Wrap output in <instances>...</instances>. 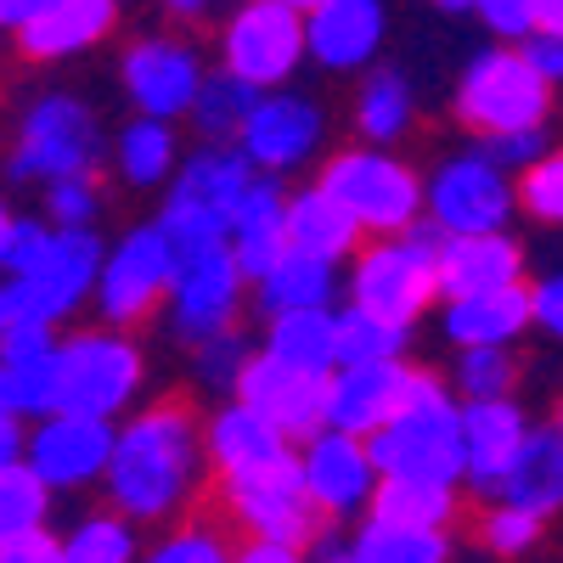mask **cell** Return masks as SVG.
<instances>
[{
    "label": "cell",
    "mask_w": 563,
    "mask_h": 563,
    "mask_svg": "<svg viewBox=\"0 0 563 563\" xmlns=\"http://www.w3.org/2000/svg\"><path fill=\"white\" fill-rule=\"evenodd\" d=\"M209 462V440L203 422L186 395H169L147 411H135L119 440H113V462H108V496L124 519L135 525H175L198 496Z\"/></svg>",
    "instance_id": "6da1fadb"
},
{
    "label": "cell",
    "mask_w": 563,
    "mask_h": 563,
    "mask_svg": "<svg viewBox=\"0 0 563 563\" xmlns=\"http://www.w3.org/2000/svg\"><path fill=\"white\" fill-rule=\"evenodd\" d=\"M203 501L220 519L238 530V541H288V547H310L321 541L327 512L310 496L305 462L299 456H271L254 467H231L203 485Z\"/></svg>",
    "instance_id": "7a4b0ae2"
},
{
    "label": "cell",
    "mask_w": 563,
    "mask_h": 563,
    "mask_svg": "<svg viewBox=\"0 0 563 563\" xmlns=\"http://www.w3.org/2000/svg\"><path fill=\"white\" fill-rule=\"evenodd\" d=\"M316 180L361 220L366 238H406V231L417 225V214H422V203H429V186L417 180V169L389 158L384 147L333 153Z\"/></svg>",
    "instance_id": "3957f363"
},
{
    "label": "cell",
    "mask_w": 563,
    "mask_h": 563,
    "mask_svg": "<svg viewBox=\"0 0 563 563\" xmlns=\"http://www.w3.org/2000/svg\"><path fill=\"white\" fill-rule=\"evenodd\" d=\"M440 243H445V231L429 214V220H417L406 238H378V243L355 249V282H350L355 305L411 327L417 310L440 294V265H434Z\"/></svg>",
    "instance_id": "277c9868"
},
{
    "label": "cell",
    "mask_w": 563,
    "mask_h": 563,
    "mask_svg": "<svg viewBox=\"0 0 563 563\" xmlns=\"http://www.w3.org/2000/svg\"><path fill=\"white\" fill-rule=\"evenodd\" d=\"M547 113H552V79L525 52H507V45L479 52L456 85V119L479 141L507 130H541Z\"/></svg>",
    "instance_id": "5b68a950"
},
{
    "label": "cell",
    "mask_w": 563,
    "mask_h": 563,
    "mask_svg": "<svg viewBox=\"0 0 563 563\" xmlns=\"http://www.w3.org/2000/svg\"><path fill=\"white\" fill-rule=\"evenodd\" d=\"M102 164V124L79 97L45 90V97L23 113L18 147L7 158L12 180H68V175H97Z\"/></svg>",
    "instance_id": "8992f818"
},
{
    "label": "cell",
    "mask_w": 563,
    "mask_h": 563,
    "mask_svg": "<svg viewBox=\"0 0 563 563\" xmlns=\"http://www.w3.org/2000/svg\"><path fill=\"white\" fill-rule=\"evenodd\" d=\"M175 271H180V249L164 231V220L135 225L130 238H119V249L102 260L97 276V316L102 327H147L158 316V305L175 294Z\"/></svg>",
    "instance_id": "52a82bcc"
},
{
    "label": "cell",
    "mask_w": 563,
    "mask_h": 563,
    "mask_svg": "<svg viewBox=\"0 0 563 563\" xmlns=\"http://www.w3.org/2000/svg\"><path fill=\"white\" fill-rule=\"evenodd\" d=\"M57 361H63L57 411H85V417H119L141 389V372H147L141 344L124 327H90V333L63 339Z\"/></svg>",
    "instance_id": "ba28073f"
},
{
    "label": "cell",
    "mask_w": 563,
    "mask_h": 563,
    "mask_svg": "<svg viewBox=\"0 0 563 563\" xmlns=\"http://www.w3.org/2000/svg\"><path fill=\"white\" fill-rule=\"evenodd\" d=\"M366 451H372L384 479L456 485L467 474V440H462V411L456 406L400 411V417L384 422V429L366 434Z\"/></svg>",
    "instance_id": "9c48e42d"
},
{
    "label": "cell",
    "mask_w": 563,
    "mask_h": 563,
    "mask_svg": "<svg viewBox=\"0 0 563 563\" xmlns=\"http://www.w3.org/2000/svg\"><path fill=\"white\" fill-rule=\"evenodd\" d=\"M243 265L231 254V238L180 249V271H175V294H169V327L186 344H203L225 327H238V305H243Z\"/></svg>",
    "instance_id": "30bf717a"
},
{
    "label": "cell",
    "mask_w": 563,
    "mask_h": 563,
    "mask_svg": "<svg viewBox=\"0 0 563 563\" xmlns=\"http://www.w3.org/2000/svg\"><path fill=\"white\" fill-rule=\"evenodd\" d=\"M220 57H225L231 74L260 85V90L282 85V79L299 68V57H310V45H305V12L288 7V0H249V7L225 23Z\"/></svg>",
    "instance_id": "8fae6325"
},
{
    "label": "cell",
    "mask_w": 563,
    "mask_h": 563,
    "mask_svg": "<svg viewBox=\"0 0 563 563\" xmlns=\"http://www.w3.org/2000/svg\"><path fill=\"white\" fill-rule=\"evenodd\" d=\"M113 417H85V411H52L34 422L23 462L52 485V490H85L108 479L113 462Z\"/></svg>",
    "instance_id": "7c38bea8"
},
{
    "label": "cell",
    "mask_w": 563,
    "mask_h": 563,
    "mask_svg": "<svg viewBox=\"0 0 563 563\" xmlns=\"http://www.w3.org/2000/svg\"><path fill=\"white\" fill-rule=\"evenodd\" d=\"M102 243L90 225H57L52 249L40 254V265H29L23 276H12V288L23 299V316L34 321H63L85 294H97V276H102Z\"/></svg>",
    "instance_id": "4fadbf2b"
},
{
    "label": "cell",
    "mask_w": 563,
    "mask_h": 563,
    "mask_svg": "<svg viewBox=\"0 0 563 563\" xmlns=\"http://www.w3.org/2000/svg\"><path fill=\"white\" fill-rule=\"evenodd\" d=\"M519 186L507 180L501 164H490L485 153L451 158L434 180H429V214L440 220L445 238H474V231H501Z\"/></svg>",
    "instance_id": "5bb4252c"
},
{
    "label": "cell",
    "mask_w": 563,
    "mask_h": 563,
    "mask_svg": "<svg viewBox=\"0 0 563 563\" xmlns=\"http://www.w3.org/2000/svg\"><path fill=\"white\" fill-rule=\"evenodd\" d=\"M238 400H249L254 411H265L288 440H310L327 429V400H333V378L310 366H294L282 355H249L243 378H238Z\"/></svg>",
    "instance_id": "9a60e30c"
},
{
    "label": "cell",
    "mask_w": 563,
    "mask_h": 563,
    "mask_svg": "<svg viewBox=\"0 0 563 563\" xmlns=\"http://www.w3.org/2000/svg\"><path fill=\"white\" fill-rule=\"evenodd\" d=\"M119 79L130 90L135 113L175 119V113H192L203 90V63L186 40H135L119 63Z\"/></svg>",
    "instance_id": "2e32d148"
},
{
    "label": "cell",
    "mask_w": 563,
    "mask_h": 563,
    "mask_svg": "<svg viewBox=\"0 0 563 563\" xmlns=\"http://www.w3.org/2000/svg\"><path fill=\"white\" fill-rule=\"evenodd\" d=\"M305 479L327 519H344V512L366 507L372 490H378V462H372L361 434H344L327 422L321 434L305 440Z\"/></svg>",
    "instance_id": "e0dca14e"
},
{
    "label": "cell",
    "mask_w": 563,
    "mask_h": 563,
    "mask_svg": "<svg viewBox=\"0 0 563 563\" xmlns=\"http://www.w3.org/2000/svg\"><path fill=\"white\" fill-rule=\"evenodd\" d=\"M119 23V0H45V7L18 29L23 63H63L90 45H102Z\"/></svg>",
    "instance_id": "ac0fdd59"
},
{
    "label": "cell",
    "mask_w": 563,
    "mask_h": 563,
    "mask_svg": "<svg viewBox=\"0 0 563 563\" xmlns=\"http://www.w3.org/2000/svg\"><path fill=\"white\" fill-rule=\"evenodd\" d=\"M238 147L265 169V175H282V169H299L316 147H321V113L316 102L305 97H260L249 130Z\"/></svg>",
    "instance_id": "d6986e66"
},
{
    "label": "cell",
    "mask_w": 563,
    "mask_h": 563,
    "mask_svg": "<svg viewBox=\"0 0 563 563\" xmlns=\"http://www.w3.org/2000/svg\"><path fill=\"white\" fill-rule=\"evenodd\" d=\"M305 45L321 68H366L384 45V0H327L305 18Z\"/></svg>",
    "instance_id": "ffe728a7"
},
{
    "label": "cell",
    "mask_w": 563,
    "mask_h": 563,
    "mask_svg": "<svg viewBox=\"0 0 563 563\" xmlns=\"http://www.w3.org/2000/svg\"><path fill=\"white\" fill-rule=\"evenodd\" d=\"M406 372L400 361H361V366H339L333 378V400H327V422L344 434H372L400 411V395H406Z\"/></svg>",
    "instance_id": "44dd1931"
},
{
    "label": "cell",
    "mask_w": 563,
    "mask_h": 563,
    "mask_svg": "<svg viewBox=\"0 0 563 563\" xmlns=\"http://www.w3.org/2000/svg\"><path fill=\"white\" fill-rule=\"evenodd\" d=\"M294 238H288V198H282L276 180H260L243 192L238 214H231V254H238L249 282H265L282 260H288Z\"/></svg>",
    "instance_id": "7402d4cb"
},
{
    "label": "cell",
    "mask_w": 563,
    "mask_h": 563,
    "mask_svg": "<svg viewBox=\"0 0 563 563\" xmlns=\"http://www.w3.org/2000/svg\"><path fill=\"white\" fill-rule=\"evenodd\" d=\"M434 265H440V294L467 299V294H490V288L519 282L525 254L507 231H474V238H445Z\"/></svg>",
    "instance_id": "603a6c76"
},
{
    "label": "cell",
    "mask_w": 563,
    "mask_h": 563,
    "mask_svg": "<svg viewBox=\"0 0 563 563\" xmlns=\"http://www.w3.org/2000/svg\"><path fill=\"white\" fill-rule=\"evenodd\" d=\"M530 434L525 411L512 400H467L462 406V440H467V485L496 496L501 474L512 467V456H519Z\"/></svg>",
    "instance_id": "cb8c5ba5"
},
{
    "label": "cell",
    "mask_w": 563,
    "mask_h": 563,
    "mask_svg": "<svg viewBox=\"0 0 563 563\" xmlns=\"http://www.w3.org/2000/svg\"><path fill=\"white\" fill-rule=\"evenodd\" d=\"M530 321H536V288L507 282V288H490V294L451 299L445 333H451L456 350H467V344H507V339H519Z\"/></svg>",
    "instance_id": "d4e9b609"
},
{
    "label": "cell",
    "mask_w": 563,
    "mask_h": 563,
    "mask_svg": "<svg viewBox=\"0 0 563 563\" xmlns=\"http://www.w3.org/2000/svg\"><path fill=\"white\" fill-rule=\"evenodd\" d=\"M254 186V158L238 147H203L180 164V175L169 180V198H180V203H198V209H209V214H220L225 225H231V214H238V203H243V192Z\"/></svg>",
    "instance_id": "484cf974"
},
{
    "label": "cell",
    "mask_w": 563,
    "mask_h": 563,
    "mask_svg": "<svg viewBox=\"0 0 563 563\" xmlns=\"http://www.w3.org/2000/svg\"><path fill=\"white\" fill-rule=\"evenodd\" d=\"M496 496L512 501V507L541 512V519H552V512L563 507V429L558 422L525 434V445H519V456H512V467L501 474Z\"/></svg>",
    "instance_id": "4316f807"
},
{
    "label": "cell",
    "mask_w": 563,
    "mask_h": 563,
    "mask_svg": "<svg viewBox=\"0 0 563 563\" xmlns=\"http://www.w3.org/2000/svg\"><path fill=\"white\" fill-rule=\"evenodd\" d=\"M288 238H294V249L339 265V260H350V254L361 249L366 231H361V220L316 180V186H305V192L288 198Z\"/></svg>",
    "instance_id": "83f0119b"
},
{
    "label": "cell",
    "mask_w": 563,
    "mask_h": 563,
    "mask_svg": "<svg viewBox=\"0 0 563 563\" xmlns=\"http://www.w3.org/2000/svg\"><path fill=\"white\" fill-rule=\"evenodd\" d=\"M203 440H209V467H214V474H231V467H254V462H271V456L288 451V434H282L265 411H254L249 400L220 406V411L209 417Z\"/></svg>",
    "instance_id": "f1b7e54d"
},
{
    "label": "cell",
    "mask_w": 563,
    "mask_h": 563,
    "mask_svg": "<svg viewBox=\"0 0 563 563\" xmlns=\"http://www.w3.org/2000/svg\"><path fill=\"white\" fill-rule=\"evenodd\" d=\"M231 558H238V530L198 496L141 563H231Z\"/></svg>",
    "instance_id": "f546056e"
},
{
    "label": "cell",
    "mask_w": 563,
    "mask_h": 563,
    "mask_svg": "<svg viewBox=\"0 0 563 563\" xmlns=\"http://www.w3.org/2000/svg\"><path fill=\"white\" fill-rule=\"evenodd\" d=\"M462 512L456 485H429V479H384L372 490V519L384 525H411V530H451Z\"/></svg>",
    "instance_id": "4dcf8cb0"
},
{
    "label": "cell",
    "mask_w": 563,
    "mask_h": 563,
    "mask_svg": "<svg viewBox=\"0 0 563 563\" xmlns=\"http://www.w3.org/2000/svg\"><path fill=\"white\" fill-rule=\"evenodd\" d=\"M254 108H260V85H249V79H238L225 68V74L203 79L198 102H192V130L209 141V147H238Z\"/></svg>",
    "instance_id": "1f68e13d"
},
{
    "label": "cell",
    "mask_w": 563,
    "mask_h": 563,
    "mask_svg": "<svg viewBox=\"0 0 563 563\" xmlns=\"http://www.w3.org/2000/svg\"><path fill=\"white\" fill-rule=\"evenodd\" d=\"M265 350L294 361V366H310V372H333L339 366V316H327V305L282 310V316H271Z\"/></svg>",
    "instance_id": "d6a6232c"
},
{
    "label": "cell",
    "mask_w": 563,
    "mask_h": 563,
    "mask_svg": "<svg viewBox=\"0 0 563 563\" xmlns=\"http://www.w3.org/2000/svg\"><path fill=\"white\" fill-rule=\"evenodd\" d=\"M260 316H282V310H316L333 299V260H316L305 249H288L265 282H260Z\"/></svg>",
    "instance_id": "836d02e7"
},
{
    "label": "cell",
    "mask_w": 563,
    "mask_h": 563,
    "mask_svg": "<svg viewBox=\"0 0 563 563\" xmlns=\"http://www.w3.org/2000/svg\"><path fill=\"white\" fill-rule=\"evenodd\" d=\"M113 158H119V175H124L130 186H158V180H169V169H175V130H169V119L141 113L135 124H124Z\"/></svg>",
    "instance_id": "e575fe53"
},
{
    "label": "cell",
    "mask_w": 563,
    "mask_h": 563,
    "mask_svg": "<svg viewBox=\"0 0 563 563\" xmlns=\"http://www.w3.org/2000/svg\"><path fill=\"white\" fill-rule=\"evenodd\" d=\"M406 124H411V85L395 68H378L355 97V130L372 147H389L395 135H406Z\"/></svg>",
    "instance_id": "d590c367"
},
{
    "label": "cell",
    "mask_w": 563,
    "mask_h": 563,
    "mask_svg": "<svg viewBox=\"0 0 563 563\" xmlns=\"http://www.w3.org/2000/svg\"><path fill=\"white\" fill-rule=\"evenodd\" d=\"M355 558L361 563H451V541H445V530L366 519V530L355 536Z\"/></svg>",
    "instance_id": "8d00e7d4"
},
{
    "label": "cell",
    "mask_w": 563,
    "mask_h": 563,
    "mask_svg": "<svg viewBox=\"0 0 563 563\" xmlns=\"http://www.w3.org/2000/svg\"><path fill=\"white\" fill-rule=\"evenodd\" d=\"M45 512H52V485H45L29 462L0 467V541L45 530Z\"/></svg>",
    "instance_id": "74e56055"
},
{
    "label": "cell",
    "mask_w": 563,
    "mask_h": 563,
    "mask_svg": "<svg viewBox=\"0 0 563 563\" xmlns=\"http://www.w3.org/2000/svg\"><path fill=\"white\" fill-rule=\"evenodd\" d=\"M63 563H135V519L119 507L90 512L63 536Z\"/></svg>",
    "instance_id": "f35d334b"
},
{
    "label": "cell",
    "mask_w": 563,
    "mask_h": 563,
    "mask_svg": "<svg viewBox=\"0 0 563 563\" xmlns=\"http://www.w3.org/2000/svg\"><path fill=\"white\" fill-rule=\"evenodd\" d=\"M406 350V327L366 310V305H350L339 316V366H361V361H400Z\"/></svg>",
    "instance_id": "ab89813d"
},
{
    "label": "cell",
    "mask_w": 563,
    "mask_h": 563,
    "mask_svg": "<svg viewBox=\"0 0 563 563\" xmlns=\"http://www.w3.org/2000/svg\"><path fill=\"white\" fill-rule=\"evenodd\" d=\"M63 344L52 350H34L23 361H0L12 378V395H18V417H52L57 411V389H63V361H57Z\"/></svg>",
    "instance_id": "60d3db41"
},
{
    "label": "cell",
    "mask_w": 563,
    "mask_h": 563,
    "mask_svg": "<svg viewBox=\"0 0 563 563\" xmlns=\"http://www.w3.org/2000/svg\"><path fill=\"white\" fill-rule=\"evenodd\" d=\"M512 384H519V366L501 344H467L456 361V389L467 400H507Z\"/></svg>",
    "instance_id": "b9f144b4"
},
{
    "label": "cell",
    "mask_w": 563,
    "mask_h": 563,
    "mask_svg": "<svg viewBox=\"0 0 563 563\" xmlns=\"http://www.w3.org/2000/svg\"><path fill=\"white\" fill-rule=\"evenodd\" d=\"M541 512H530V507H512V501H496V507H485V512H474V536L490 547V552H501V558H519V552H530L536 541H541Z\"/></svg>",
    "instance_id": "7bdbcfd3"
},
{
    "label": "cell",
    "mask_w": 563,
    "mask_h": 563,
    "mask_svg": "<svg viewBox=\"0 0 563 563\" xmlns=\"http://www.w3.org/2000/svg\"><path fill=\"white\" fill-rule=\"evenodd\" d=\"M519 209L541 225H563V153H541L519 169Z\"/></svg>",
    "instance_id": "ee69618b"
},
{
    "label": "cell",
    "mask_w": 563,
    "mask_h": 563,
    "mask_svg": "<svg viewBox=\"0 0 563 563\" xmlns=\"http://www.w3.org/2000/svg\"><path fill=\"white\" fill-rule=\"evenodd\" d=\"M249 339H243V327H225V333L203 339L198 344V378L209 389H231L238 395V378H243V366H249Z\"/></svg>",
    "instance_id": "f6af8a7d"
},
{
    "label": "cell",
    "mask_w": 563,
    "mask_h": 563,
    "mask_svg": "<svg viewBox=\"0 0 563 563\" xmlns=\"http://www.w3.org/2000/svg\"><path fill=\"white\" fill-rule=\"evenodd\" d=\"M97 209H102V180L97 175H68V180L45 186V214L57 225H90Z\"/></svg>",
    "instance_id": "bcb514c9"
},
{
    "label": "cell",
    "mask_w": 563,
    "mask_h": 563,
    "mask_svg": "<svg viewBox=\"0 0 563 563\" xmlns=\"http://www.w3.org/2000/svg\"><path fill=\"white\" fill-rule=\"evenodd\" d=\"M52 238H57V231L40 225V220H12L7 249H0V271H7V276H23L29 265H40V254L52 249Z\"/></svg>",
    "instance_id": "7dc6e473"
},
{
    "label": "cell",
    "mask_w": 563,
    "mask_h": 563,
    "mask_svg": "<svg viewBox=\"0 0 563 563\" xmlns=\"http://www.w3.org/2000/svg\"><path fill=\"white\" fill-rule=\"evenodd\" d=\"M479 18L501 40H530L541 29V0H479Z\"/></svg>",
    "instance_id": "c3c4849f"
},
{
    "label": "cell",
    "mask_w": 563,
    "mask_h": 563,
    "mask_svg": "<svg viewBox=\"0 0 563 563\" xmlns=\"http://www.w3.org/2000/svg\"><path fill=\"white\" fill-rule=\"evenodd\" d=\"M490 164L501 169H530L541 153H547V135L541 130H507V135H485V147H479Z\"/></svg>",
    "instance_id": "681fc988"
},
{
    "label": "cell",
    "mask_w": 563,
    "mask_h": 563,
    "mask_svg": "<svg viewBox=\"0 0 563 563\" xmlns=\"http://www.w3.org/2000/svg\"><path fill=\"white\" fill-rule=\"evenodd\" d=\"M0 563H63V536L34 530L18 541H0Z\"/></svg>",
    "instance_id": "f907efd6"
},
{
    "label": "cell",
    "mask_w": 563,
    "mask_h": 563,
    "mask_svg": "<svg viewBox=\"0 0 563 563\" xmlns=\"http://www.w3.org/2000/svg\"><path fill=\"white\" fill-rule=\"evenodd\" d=\"M525 57L552 79V85H563V34H552V29H536L530 34V45H525Z\"/></svg>",
    "instance_id": "816d5d0a"
},
{
    "label": "cell",
    "mask_w": 563,
    "mask_h": 563,
    "mask_svg": "<svg viewBox=\"0 0 563 563\" xmlns=\"http://www.w3.org/2000/svg\"><path fill=\"white\" fill-rule=\"evenodd\" d=\"M536 327H547L552 339H563V276H547L536 288Z\"/></svg>",
    "instance_id": "f5cc1de1"
},
{
    "label": "cell",
    "mask_w": 563,
    "mask_h": 563,
    "mask_svg": "<svg viewBox=\"0 0 563 563\" xmlns=\"http://www.w3.org/2000/svg\"><path fill=\"white\" fill-rule=\"evenodd\" d=\"M231 563H305V547L288 541H238V558Z\"/></svg>",
    "instance_id": "db71d44e"
},
{
    "label": "cell",
    "mask_w": 563,
    "mask_h": 563,
    "mask_svg": "<svg viewBox=\"0 0 563 563\" xmlns=\"http://www.w3.org/2000/svg\"><path fill=\"white\" fill-rule=\"evenodd\" d=\"M40 7H45V0H0V29H12V34H18Z\"/></svg>",
    "instance_id": "11a10c76"
},
{
    "label": "cell",
    "mask_w": 563,
    "mask_h": 563,
    "mask_svg": "<svg viewBox=\"0 0 563 563\" xmlns=\"http://www.w3.org/2000/svg\"><path fill=\"white\" fill-rule=\"evenodd\" d=\"M164 12H169L175 23H186V29H198V23L209 18V0H164Z\"/></svg>",
    "instance_id": "9f6ffc18"
},
{
    "label": "cell",
    "mask_w": 563,
    "mask_h": 563,
    "mask_svg": "<svg viewBox=\"0 0 563 563\" xmlns=\"http://www.w3.org/2000/svg\"><path fill=\"white\" fill-rule=\"evenodd\" d=\"M23 321V299H18V288L7 282V288H0V339H7V327H18Z\"/></svg>",
    "instance_id": "6f0895ef"
},
{
    "label": "cell",
    "mask_w": 563,
    "mask_h": 563,
    "mask_svg": "<svg viewBox=\"0 0 563 563\" xmlns=\"http://www.w3.org/2000/svg\"><path fill=\"white\" fill-rule=\"evenodd\" d=\"M18 417V395H12V378H7V366H0V422Z\"/></svg>",
    "instance_id": "680465c9"
},
{
    "label": "cell",
    "mask_w": 563,
    "mask_h": 563,
    "mask_svg": "<svg viewBox=\"0 0 563 563\" xmlns=\"http://www.w3.org/2000/svg\"><path fill=\"white\" fill-rule=\"evenodd\" d=\"M541 29L563 34V0H541Z\"/></svg>",
    "instance_id": "91938a15"
},
{
    "label": "cell",
    "mask_w": 563,
    "mask_h": 563,
    "mask_svg": "<svg viewBox=\"0 0 563 563\" xmlns=\"http://www.w3.org/2000/svg\"><path fill=\"white\" fill-rule=\"evenodd\" d=\"M321 563H361V558H355V547L344 552V547H333V541H327V547H321Z\"/></svg>",
    "instance_id": "94428289"
},
{
    "label": "cell",
    "mask_w": 563,
    "mask_h": 563,
    "mask_svg": "<svg viewBox=\"0 0 563 563\" xmlns=\"http://www.w3.org/2000/svg\"><path fill=\"white\" fill-rule=\"evenodd\" d=\"M434 7H445V12H474L479 0H434Z\"/></svg>",
    "instance_id": "6125c7cd"
},
{
    "label": "cell",
    "mask_w": 563,
    "mask_h": 563,
    "mask_svg": "<svg viewBox=\"0 0 563 563\" xmlns=\"http://www.w3.org/2000/svg\"><path fill=\"white\" fill-rule=\"evenodd\" d=\"M7 231H12V214H7V203H0V249H7Z\"/></svg>",
    "instance_id": "be15d7a7"
},
{
    "label": "cell",
    "mask_w": 563,
    "mask_h": 563,
    "mask_svg": "<svg viewBox=\"0 0 563 563\" xmlns=\"http://www.w3.org/2000/svg\"><path fill=\"white\" fill-rule=\"evenodd\" d=\"M288 7H299V12H305V18H310V12H316V7H327V0H288Z\"/></svg>",
    "instance_id": "e7e4bbea"
},
{
    "label": "cell",
    "mask_w": 563,
    "mask_h": 563,
    "mask_svg": "<svg viewBox=\"0 0 563 563\" xmlns=\"http://www.w3.org/2000/svg\"><path fill=\"white\" fill-rule=\"evenodd\" d=\"M558 429H563V411H558Z\"/></svg>",
    "instance_id": "03108f58"
}]
</instances>
